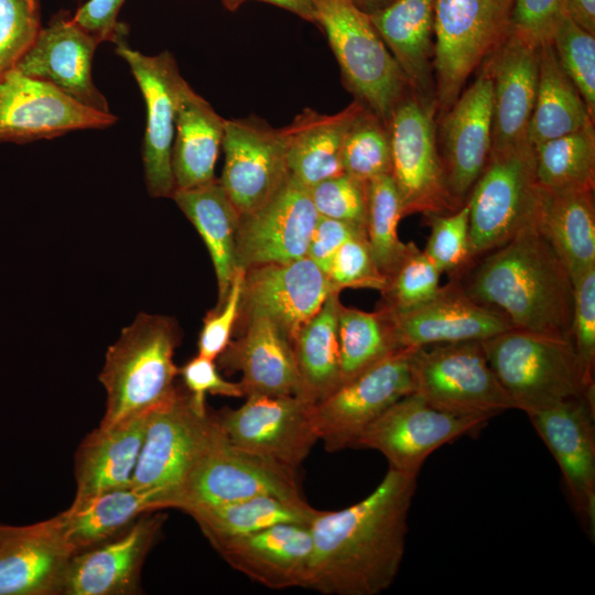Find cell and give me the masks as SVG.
Listing matches in <instances>:
<instances>
[{"instance_id":"obj_1","label":"cell","mask_w":595,"mask_h":595,"mask_svg":"<svg viewBox=\"0 0 595 595\" xmlns=\"http://www.w3.org/2000/svg\"><path fill=\"white\" fill-rule=\"evenodd\" d=\"M416 476L389 468L363 500L317 510L310 522L313 552L306 588L325 595H377L399 572Z\"/></svg>"},{"instance_id":"obj_2","label":"cell","mask_w":595,"mask_h":595,"mask_svg":"<svg viewBox=\"0 0 595 595\" xmlns=\"http://www.w3.org/2000/svg\"><path fill=\"white\" fill-rule=\"evenodd\" d=\"M450 280L474 300L502 312L516 328L573 342V280L534 216Z\"/></svg>"},{"instance_id":"obj_3","label":"cell","mask_w":595,"mask_h":595,"mask_svg":"<svg viewBox=\"0 0 595 595\" xmlns=\"http://www.w3.org/2000/svg\"><path fill=\"white\" fill-rule=\"evenodd\" d=\"M181 340L175 321L140 313L109 346L99 380L107 393L99 426L109 428L143 414L176 390L174 351Z\"/></svg>"},{"instance_id":"obj_4","label":"cell","mask_w":595,"mask_h":595,"mask_svg":"<svg viewBox=\"0 0 595 595\" xmlns=\"http://www.w3.org/2000/svg\"><path fill=\"white\" fill-rule=\"evenodd\" d=\"M482 343L515 409L526 413L569 399L594 397V376L571 340L513 327Z\"/></svg>"},{"instance_id":"obj_5","label":"cell","mask_w":595,"mask_h":595,"mask_svg":"<svg viewBox=\"0 0 595 595\" xmlns=\"http://www.w3.org/2000/svg\"><path fill=\"white\" fill-rule=\"evenodd\" d=\"M312 2L315 24L335 55L344 86L388 125L394 107L412 88L369 15L349 0Z\"/></svg>"},{"instance_id":"obj_6","label":"cell","mask_w":595,"mask_h":595,"mask_svg":"<svg viewBox=\"0 0 595 595\" xmlns=\"http://www.w3.org/2000/svg\"><path fill=\"white\" fill-rule=\"evenodd\" d=\"M515 0H435L433 77L437 117L511 30Z\"/></svg>"},{"instance_id":"obj_7","label":"cell","mask_w":595,"mask_h":595,"mask_svg":"<svg viewBox=\"0 0 595 595\" xmlns=\"http://www.w3.org/2000/svg\"><path fill=\"white\" fill-rule=\"evenodd\" d=\"M436 116L435 98L411 89L397 104L388 123L390 175L403 217L416 213L448 214L461 207L446 184L437 147Z\"/></svg>"},{"instance_id":"obj_8","label":"cell","mask_w":595,"mask_h":595,"mask_svg":"<svg viewBox=\"0 0 595 595\" xmlns=\"http://www.w3.org/2000/svg\"><path fill=\"white\" fill-rule=\"evenodd\" d=\"M410 372L412 392L439 410L491 418L515 409L487 360L482 340L414 348Z\"/></svg>"},{"instance_id":"obj_9","label":"cell","mask_w":595,"mask_h":595,"mask_svg":"<svg viewBox=\"0 0 595 595\" xmlns=\"http://www.w3.org/2000/svg\"><path fill=\"white\" fill-rule=\"evenodd\" d=\"M538 192L534 148L529 141L490 151L467 198L474 260L506 242L534 216Z\"/></svg>"},{"instance_id":"obj_10","label":"cell","mask_w":595,"mask_h":595,"mask_svg":"<svg viewBox=\"0 0 595 595\" xmlns=\"http://www.w3.org/2000/svg\"><path fill=\"white\" fill-rule=\"evenodd\" d=\"M295 476V472L235 447L213 419L207 441L176 495L173 508L187 512L259 495L303 500Z\"/></svg>"},{"instance_id":"obj_11","label":"cell","mask_w":595,"mask_h":595,"mask_svg":"<svg viewBox=\"0 0 595 595\" xmlns=\"http://www.w3.org/2000/svg\"><path fill=\"white\" fill-rule=\"evenodd\" d=\"M212 425V414L197 412L187 390L177 387L170 398L148 412L131 486L158 494L164 508H173Z\"/></svg>"},{"instance_id":"obj_12","label":"cell","mask_w":595,"mask_h":595,"mask_svg":"<svg viewBox=\"0 0 595 595\" xmlns=\"http://www.w3.org/2000/svg\"><path fill=\"white\" fill-rule=\"evenodd\" d=\"M312 404L298 396L249 394L212 416L235 447L296 473L318 441Z\"/></svg>"},{"instance_id":"obj_13","label":"cell","mask_w":595,"mask_h":595,"mask_svg":"<svg viewBox=\"0 0 595 595\" xmlns=\"http://www.w3.org/2000/svg\"><path fill=\"white\" fill-rule=\"evenodd\" d=\"M401 348L312 404V419L328 452L356 447L358 440L391 404L412 392L410 357Z\"/></svg>"},{"instance_id":"obj_14","label":"cell","mask_w":595,"mask_h":595,"mask_svg":"<svg viewBox=\"0 0 595 595\" xmlns=\"http://www.w3.org/2000/svg\"><path fill=\"white\" fill-rule=\"evenodd\" d=\"M489 418L439 410L411 392L391 404L358 440L356 447L380 452L389 468L418 476L440 446L483 426Z\"/></svg>"},{"instance_id":"obj_15","label":"cell","mask_w":595,"mask_h":595,"mask_svg":"<svg viewBox=\"0 0 595 595\" xmlns=\"http://www.w3.org/2000/svg\"><path fill=\"white\" fill-rule=\"evenodd\" d=\"M219 180L239 216L266 204L289 178L285 127L259 118L226 119Z\"/></svg>"},{"instance_id":"obj_16","label":"cell","mask_w":595,"mask_h":595,"mask_svg":"<svg viewBox=\"0 0 595 595\" xmlns=\"http://www.w3.org/2000/svg\"><path fill=\"white\" fill-rule=\"evenodd\" d=\"M116 51L129 65L145 102L142 158L147 190L153 197L172 198L175 192L172 147L184 78L169 51L145 55L129 47L126 41L117 43Z\"/></svg>"},{"instance_id":"obj_17","label":"cell","mask_w":595,"mask_h":595,"mask_svg":"<svg viewBox=\"0 0 595 595\" xmlns=\"http://www.w3.org/2000/svg\"><path fill=\"white\" fill-rule=\"evenodd\" d=\"M117 117L88 108L18 69L0 78V142L23 143L71 131L104 129Z\"/></svg>"},{"instance_id":"obj_18","label":"cell","mask_w":595,"mask_h":595,"mask_svg":"<svg viewBox=\"0 0 595 595\" xmlns=\"http://www.w3.org/2000/svg\"><path fill=\"white\" fill-rule=\"evenodd\" d=\"M493 86L482 66L477 78L436 118V139L448 191L462 206L491 150Z\"/></svg>"},{"instance_id":"obj_19","label":"cell","mask_w":595,"mask_h":595,"mask_svg":"<svg viewBox=\"0 0 595 595\" xmlns=\"http://www.w3.org/2000/svg\"><path fill=\"white\" fill-rule=\"evenodd\" d=\"M317 219L309 187L290 175L266 204L239 216L238 267L245 270L305 257Z\"/></svg>"},{"instance_id":"obj_20","label":"cell","mask_w":595,"mask_h":595,"mask_svg":"<svg viewBox=\"0 0 595 595\" xmlns=\"http://www.w3.org/2000/svg\"><path fill=\"white\" fill-rule=\"evenodd\" d=\"M333 291L327 274L307 256L253 266L245 269L239 316L266 314L291 343Z\"/></svg>"},{"instance_id":"obj_21","label":"cell","mask_w":595,"mask_h":595,"mask_svg":"<svg viewBox=\"0 0 595 595\" xmlns=\"http://www.w3.org/2000/svg\"><path fill=\"white\" fill-rule=\"evenodd\" d=\"M558 462L575 510L594 531V397L569 399L526 412Z\"/></svg>"},{"instance_id":"obj_22","label":"cell","mask_w":595,"mask_h":595,"mask_svg":"<svg viewBox=\"0 0 595 595\" xmlns=\"http://www.w3.org/2000/svg\"><path fill=\"white\" fill-rule=\"evenodd\" d=\"M381 312L399 348L485 340L515 327L502 312L474 300L453 280L414 309L394 314Z\"/></svg>"},{"instance_id":"obj_23","label":"cell","mask_w":595,"mask_h":595,"mask_svg":"<svg viewBox=\"0 0 595 595\" xmlns=\"http://www.w3.org/2000/svg\"><path fill=\"white\" fill-rule=\"evenodd\" d=\"M165 516L144 513L119 537L72 555L61 594L127 595L139 591L141 566Z\"/></svg>"},{"instance_id":"obj_24","label":"cell","mask_w":595,"mask_h":595,"mask_svg":"<svg viewBox=\"0 0 595 595\" xmlns=\"http://www.w3.org/2000/svg\"><path fill=\"white\" fill-rule=\"evenodd\" d=\"M98 44L73 18L58 15L41 29L15 69L50 83L88 108L110 112L107 99L93 80V60Z\"/></svg>"},{"instance_id":"obj_25","label":"cell","mask_w":595,"mask_h":595,"mask_svg":"<svg viewBox=\"0 0 595 595\" xmlns=\"http://www.w3.org/2000/svg\"><path fill=\"white\" fill-rule=\"evenodd\" d=\"M539 64L540 45L511 30L482 64L493 86L491 150L500 151L528 141Z\"/></svg>"},{"instance_id":"obj_26","label":"cell","mask_w":595,"mask_h":595,"mask_svg":"<svg viewBox=\"0 0 595 595\" xmlns=\"http://www.w3.org/2000/svg\"><path fill=\"white\" fill-rule=\"evenodd\" d=\"M309 526L281 523L210 544L231 567L263 586L306 587L313 552Z\"/></svg>"},{"instance_id":"obj_27","label":"cell","mask_w":595,"mask_h":595,"mask_svg":"<svg viewBox=\"0 0 595 595\" xmlns=\"http://www.w3.org/2000/svg\"><path fill=\"white\" fill-rule=\"evenodd\" d=\"M73 554L58 516L11 526L0 540V595L61 594Z\"/></svg>"},{"instance_id":"obj_28","label":"cell","mask_w":595,"mask_h":595,"mask_svg":"<svg viewBox=\"0 0 595 595\" xmlns=\"http://www.w3.org/2000/svg\"><path fill=\"white\" fill-rule=\"evenodd\" d=\"M242 333L217 358L226 370L241 372L244 394L298 396L301 380L290 340L261 312L239 316ZM302 398V397H301Z\"/></svg>"},{"instance_id":"obj_29","label":"cell","mask_w":595,"mask_h":595,"mask_svg":"<svg viewBox=\"0 0 595 595\" xmlns=\"http://www.w3.org/2000/svg\"><path fill=\"white\" fill-rule=\"evenodd\" d=\"M148 412L88 433L75 453L76 494L72 505L107 490L131 486Z\"/></svg>"},{"instance_id":"obj_30","label":"cell","mask_w":595,"mask_h":595,"mask_svg":"<svg viewBox=\"0 0 595 595\" xmlns=\"http://www.w3.org/2000/svg\"><path fill=\"white\" fill-rule=\"evenodd\" d=\"M225 122L226 119L184 79L178 94L172 147L175 191L216 180L215 164L223 145Z\"/></svg>"},{"instance_id":"obj_31","label":"cell","mask_w":595,"mask_h":595,"mask_svg":"<svg viewBox=\"0 0 595 595\" xmlns=\"http://www.w3.org/2000/svg\"><path fill=\"white\" fill-rule=\"evenodd\" d=\"M434 1L396 0L369 19L411 88L435 98Z\"/></svg>"},{"instance_id":"obj_32","label":"cell","mask_w":595,"mask_h":595,"mask_svg":"<svg viewBox=\"0 0 595 595\" xmlns=\"http://www.w3.org/2000/svg\"><path fill=\"white\" fill-rule=\"evenodd\" d=\"M354 100L334 115L306 108L285 127L289 173L306 187L337 176L343 171L342 151L346 133L363 108Z\"/></svg>"},{"instance_id":"obj_33","label":"cell","mask_w":595,"mask_h":595,"mask_svg":"<svg viewBox=\"0 0 595 595\" xmlns=\"http://www.w3.org/2000/svg\"><path fill=\"white\" fill-rule=\"evenodd\" d=\"M534 220L566 264L572 280L595 266L594 190L539 186Z\"/></svg>"},{"instance_id":"obj_34","label":"cell","mask_w":595,"mask_h":595,"mask_svg":"<svg viewBox=\"0 0 595 595\" xmlns=\"http://www.w3.org/2000/svg\"><path fill=\"white\" fill-rule=\"evenodd\" d=\"M172 198L194 225L212 257L218 284L216 305H219L239 268L236 258L239 214L218 178L193 188L176 190Z\"/></svg>"},{"instance_id":"obj_35","label":"cell","mask_w":595,"mask_h":595,"mask_svg":"<svg viewBox=\"0 0 595 595\" xmlns=\"http://www.w3.org/2000/svg\"><path fill=\"white\" fill-rule=\"evenodd\" d=\"M161 509L158 494L128 486L71 505L58 519L75 554L117 537L143 513Z\"/></svg>"},{"instance_id":"obj_36","label":"cell","mask_w":595,"mask_h":595,"mask_svg":"<svg viewBox=\"0 0 595 595\" xmlns=\"http://www.w3.org/2000/svg\"><path fill=\"white\" fill-rule=\"evenodd\" d=\"M594 125L576 87L561 68L552 43L540 45L539 80L527 139L538 145Z\"/></svg>"},{"instance_id":"obj_37","label":"cell","mask_w":595,"mask_h":595,"mask_svg":"<svg viewBox=\"0 0 595 595\" xmlns=\"http://www.w3.org/2000/svg\"><path fill=\"white\" fill-rule=\"evenodd\" d=\"M339 293L331 292L318 312L291 342L301 380V397L312 403L326 397L340 382L337 335Z\"/></svg>"},{"instance_id":"obj_38","label":"cell","mask_w":595,"mask_h":595,"mask_svg":"<svg viewBox=\"0 0 595 595\" xmlns=\"http://www.w3.org/2000/svg\"><path fill=\"white\" fill-rule=\"evenodd\" d=\"M317 509L304 499L291 500L259 495L244 500L188 510L210 542L246 536L275 524H310Z\"/></svg>"},{"instance_id":"obj_39","label":"cell","mask_w":595,"mask_h":595,"mask_svg":"<svg viewBox=\"0 0 595 595\" xmlns=\"http://www.w3.org/2000/svg\"><path fill=\"white\" fill-rule=\"evenodd\" d=\"M533 148L539 186L548 190L595 188L594 125Z\"/></svg>"},{"instance_id":"obj_40","label":"cell","mask_w":595,"mask_h":595,"mask_svg":"<svg viewBox=\"0 0 595 595\" xmlns=\"http://www.w3.org/2000/svg\"><path fill=\"white\" fill-rule=\"evenodd\" d=\"M337 335L339 347L340 383L401 349L397 346L390 323L380 311L365 312L338 309Z\"/></svg>"},{"instance_id":"obj_41","label":"cell","mask_w":595,"mask_h":595,"mask_svg":"<svg viewBox=\"0 0 595 595\" xmlns=\"http://www.w3.org/2000/svg\"><path fill=\"white\" fill-rule=\"evenodd\" d=\"M403 217L400 197L390 174L367 182L366 236L381 273L387 277L401 261L407 244L399 239Z\"/></svg>"},{"instance_id":"obj_42","label":"cell","mask_w":595,"mask_h":595,"mask_svg":"<svg viewBox=\"0 0 595 595\" xmlns=\"http://www.w3.org/2000/svg\"><path fill=\"white\" fill-rule=\"evenodd\" d=\"M343 171L360 181L391 173V142L388 125L363 106L343 144Z\"/></svg>"},{"instance_id":"obj_43","label":"cell","mask_w":595,"mask_h":595,"mask_svg":"<svg viewBox=\"0 0 595 595\" xmlns=\"http://www.w3.org/2000/svg\"><path fill=\"white\" fill-rule=\"evenodd\" d=\"M440 275L428 255L415 244L408 242L401 261L387 277L378 309L394 314L428 302L441 288Z\"/></svg>"},{"instance_id":"obj_44","label":"cell","mask_w":595,"mask_h":595,"mask_svg":"<svg viewBox=\"0 0 595 595\" xmlns=\"http://www.w3.org/2000/svg\"><path fill=\"white\" fill-rule=\"evenodd\" d=\"M552 46L563 72L578 90L595 120V34L565 12L560 19Z\"/></svg>"},{"instance_id":"obj_45","label":"cell","mask_w":595,"mask_h":595,"mask_svg":"<svg viewBox=\"0 0 595 595\" xmlns=\"http://www.w3.org/2000/svg\"><path fill=\"white\" fill-rule=\"evenodd\" d=\"M430 236L423 250L441 273L455 278L474 261L469 250V206L448 214L424 215Z\"/></svg>"},{"instance_id":"obj_46","label":"cell","mask_w":595,"mask_h":595,"mask_svg":"<svg viewBox=\"0 0 595 595\" xmlns=\"http://www.w3.org/2000/svg\"><path fill=\"white\" fill-rule=\"evenodd\" d=\"M41 29L39 0H0V78L17 68Z\"/></svg>"},{"instance_id":"obj_47","label":"cell","mask_w":595,"mask_h":595,"mask_svg":"<svg viewBox=\"0 0 595 595\" xmlns=\"http://www.w3.org/2000/svg\"><path fill=\"white\" fill-rule=\"evenodd\" d=\"M318 216L366 229L367 182L342 173L309 187Z\"/></svg>"},{"instance_id":"obj_48","label":"cell","mask_w":595,"mask_h":595,"mask_svg":"<svg viewBox=\"0 0 595 595\" xmlns=\"http://www.w3.org/2000/svg\"><path fill=\"white\" fill-rule=\"evenodd\" d=\"M327 277L336 291L365 288L381 292L387 282L376 264L366 231L351 236L339 247L333 257Z\"/></svg>"},{"instance_id":"obj_49","label":"cell","mask_w":595,"mask_h":595,"mask_svg":"<svg viewBox=\"0 0 595 595\" xmlns=\"http://www.w3.org/2000/svg\"><path fill=\"white\" fill-rule=\"evenodd\" d=\"M245 270L238 268L224 302L210 310L203 321L198 337L199 356L217 359L230 343L239 317Z\"/></svg>"},{"instance_id":"obj_50","label":"cell","mask_w":595,"mask_h":595,"mask_svg":"<svg viewBox=\"0 0 595 595\" xmlns=\"http://www.w3.org/2000/svg\"><path fill=\"white\" fill-rule=\"evenodd\" d=\"M574 310L572 340L586 370L595 366V266L573 279Z\"/></svg>"},{"instance_id":"obj_51","label":"cell","mask_w":595,"mask_h":595,"mask_svg":"<svg viewBox=\"0 0 595 595\" xmlns=\"http://www.w3.org/2000/svg\"><path fill=\"white\" fill-rule=\"evenodd\" d=\"M567 0H515L511 31L541 45L552 41Z\"/></svg>"},{"instance_id":"obj_52","label":"cell","mask_w":595,"mask_h":595,"mask_svg":"<svg viewBox=\"0 0 595 595\" xmlns=\"http://www.w3.org/2000/svg\"><path fill=\"white\" fill-rule=\"evenodd\" d=\"M215 360L197 355L178 368L184 386L190 394L194 409L207 413L205 397L207 393L230 398L245 397L240 382L224 379L214 363Z\"/></svg>"},{"instance_id":"obj_53","label":"cell","mask_w":595,"mask_h":595,"mask_svg":"<svg viewBox=\"0 0 595 595\" xmlns=\"http://www.w3.org/2000/svg\"><path fill=\"white\" fill-rule=\"evenodd\" d=\"M126 0H88L73 17V20L98 43L123 41L126 29L118 22L119 11Z\"/></svg>"},{"instance_id":"obj_54","label":"cell","mask_w":595,"mask_h":595,"mask_svg":"<svg viewBox=\"0 0 595 595\" xmlns=\"http://www.w3.org/2000/svg\"><path fill=\"white\" fill-rule=\"evenodd\" d=\"M360 231H366V229L342 220L318 216L306 256L327 274L333 257L339 247Z\"/></svg>"},{"instance_id":"obj_55","label":"cell","mask_w":595,"mask_h":595,"mask_svg":"<svg viewBox=\"0 0 595 595\" xmlns=\"http://www.w3.org/2000/svg\"><path fill=\"white\" fill-rule=\"evenodd\" d=\"M251 0H221L223 6L230 12L237 11L245 2ZM273 4L284 9L302 20L315 24V11L312 0H253Z\"/></svg>"},{"instance_id":"obj_56","label":"cell","mask_w":595,"mask_h":595,"mask_svg":"<svg viewBox=\"0 0 595 595\" xmlns=\"http://www.w3.org/2000/svg\"><path fill=\"white\" fill-rule=\"evenodd\" d=\"M567 12L586 31L595 34V0H567Z\"/></svg>"},{"instance_id":"obj_57","label":"cell","mask_w":595,"mask_h":595,"mask_svg":"<svg viewBox=\"0 0 595 595\" xmlns=\"http://www.w3.org/2000/svg\"><path fill=\"white\" fill-rule=\"evenodd\" d=\"M354 6H356L360 11L364 13L370 15L374 14L391 3H393L396 0H349Z\"/></svg>"},{"instance_id":"obj_58","label":"cell","mask_w":595,"mask_h":595,"mask_svg":"<svg viewBox=\"0 0 595 595\" xmlns=\"http://www.w3.org/2000/svg\"><path fill=\"white\" fill-rule=\"evenodd\" d=\"M11 526L0 524V540L9 531Z\"/></svg>"}]
</instances>
